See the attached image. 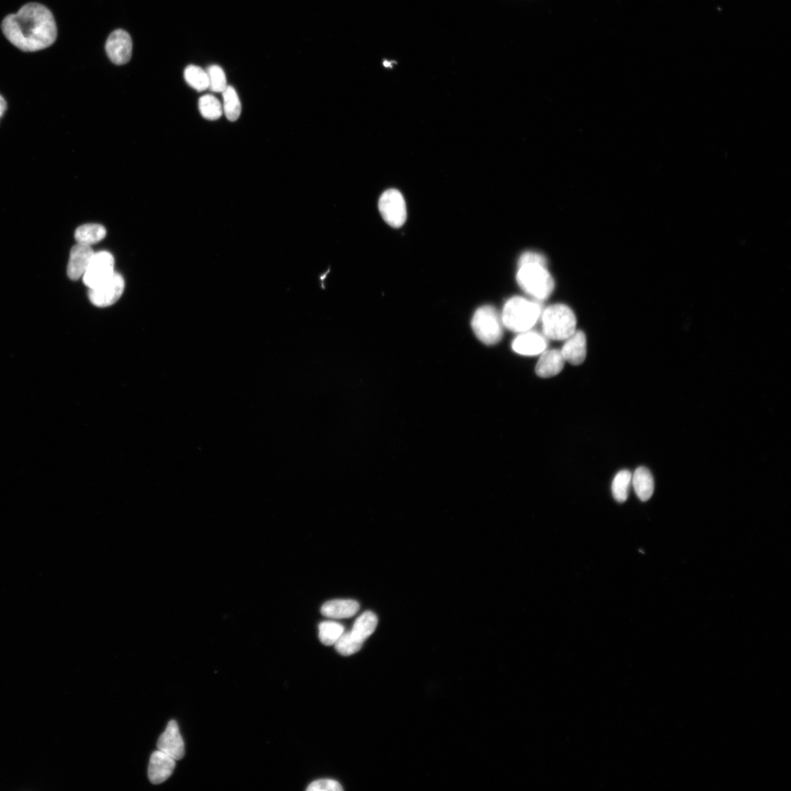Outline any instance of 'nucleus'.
Returning a JSON list of instances; mask_svg holds the SVG:
<instances>
[{
  "label": "nucleus",
  "mask_w": 791,
  "mask_h": 791,
  "mask_svg": "<svg viewBox=\"0 0 791 791\" xmlns=\"http://www.w3.org/2000/svg\"><path fill=\"white\" fill-rule=\"evenodd\" d=\"M1 27L6 39L27 53L43 50L52 46L57 37L52 12L35 3L24 6L18 13L7 15Z\"/></svg>",
  "instance_id": "obj_1"
},
{
  "label": "nucleus",
  "mask_w": 791,
  "mask_h": 791,
  "mask_svg": "<svg viewBox=\"0 0 791 791\" xmlns=\"http://www.w3.org/2000/svg\"><path fill=\"white\" fill-rule=\"evenodd\" d=\"M541 314L538 304L521 297L509 300L502 315L504 326L518 333L528 331L536 324Z\"/></svg>",
  "instance_id": "obj_2"
},
{
  "label": "nucleus",
  "mask_w": 791,
  "mask_h": 791,
  "mask_svg": "<svg viewBox=\"0 0 791 791\" xmlns=\"http://www.w3.org/2000/svg\"><path fill=\"white\" fill-rule=\"evenodd\" d=\"M378 619L374 612L366 611L355 621L350 631L344 633L334 645L338 654L350 656L359 652L364 642L373 634Z\"/></svg>",
  "instance_id": "obj_3"
},
{
  "label": "nucleus",
  "mask_w": 791,
  "mask_h": 791,
  "mask_svg": "<svg viewBox=\"0 0 791 791\" xmlns=\"http://www.w3.org/2000/svg\"><path fill=\"white\" fill-rule=\"evenodd\" d=\"M576 317L567 305L555 304L549 306L543 314V332L551 340H568L576 331Z\"/></svg>",
  "instance_id": "obj_4"
},
{
  "label": "nucleus",
  "mask_w": 791,
  "mask_h": 791,
  "mask_svg": "<svg viewBox=\"0 0 791 791\" xmlns=\"http://www.w3.org/2000/svg\"><path fill=\"white\" fill-rule=\"evenodd\" d=\"M516 280L525 292L537 299L550 296L554 289V280L545 267L525 265L520 267Z\"/></svg>",
  "instance_id": "obj_5"
},
{
  "label": "nucleus",
  "mask_w": 791,
  "mask_h": 791,
  "mask_svg": "<svg viewBox=\"0 0 791 791\" xmlns=\"http://www.w3.org/2000/svg\"><path fill=\"white\" fill-rule=\"evenodd\" d=\"M472 326L484 345H494L502 340L504 324L502 315L491 305H484L474 314Z\"/></svg>",
  "instance_id": "obj_6"
},
{
  "label": "nucleus",
  "mask_w": 791,
  "mask_h": 791,
  "mask_svg": "<svg viewBox=\"0 0 791 791\" xmlns=\"http://www.w3.org/2000/svg\"><path fill=\"white\" fill-rule=\"evenodd\" d=\"M378 206L382 217L391 227L399 228L406 223V204L399 191L390 189L385 191L380 198Z\"/></svg>",
  "instance_id": "obj_7"
},
{
  "label": "nucleus",
  "mask_w": 791,
  "mask_h": 791,
  "mask_svg": "<svg viewBox=\"0 0 791 791\" xmlns=\"http://www.w3.org/2000/svg\"><path fill=\"white\" fill-rule=\"evenodd\" d=\"M125 282L120 273L115 272L107 280L99 285L89 289V298L91 303L100 308H107L116 303L122 296Z\"/></svg>",
  "instance_id": "obj_8"
},
{
  "label": "nucleus",
  "mask_w": 791,
  "mask_h": 791,
  "mask_svg": "<svg viewBox=\"0 0 791 791\" xmlns=\"http://www.w3.org/2000/svg\"><path fill=\"white\" fill-rule=\"evenodd\" d=\"M115 259L112 254L103 251L96 252L83 276L85 284L90 289L100 284L115 273Z\"/></svg>",
  "instance_id": "obj_9"
},
{
  "label": "nucleus",
  "mask_w": 791,
  "mask_h": 791,
  "mask_svg": "<svg viewBox=\"0 0 791 791\" xmlns=\"http://www.w3.org/2000/svg\"><path fill=\"white\" fill-rule=\"evenodd\" d=\"M105 48L109 60L118 66H121L132 58V39L126 31L116 29L109 36Z\"/></svg>",
  "instance_id": "obj_10"
},
{
  "label": "nucleus",
  "mask_w": 791,
  "mask_h": 791,
  "mask_svg": "<svg viewBox=\"0 0 791 791\" xmlns=\"http://www.w3.org/2000/svg\"><path fill=\"white\" fill-rule=\"evenodd\" d=\"M157 747L159 750L167 754L175 761L183 759L185 755L184 741L176 721L169 722L166 731L158 740Z\"/></svg>",
  "instance_id": "obj_11"
},
{
  "label": "nucleus",
  "mask_w": 791,
  "mask_h": 791,
  "mask_svg": "<svg viewBox=\"0 0 791 791\" xmlns=\"http://www.w3.org/2000/svg\"><path fill=\"white\" fill-rule=\"evenodd\" d=\"M175 766L174 758L159 750L155 751L151 755L149 767L151 783L159 785L167 781L172 776Z\"/></svg>",
  "instance_id": "obj_12"
},
{
  "label": "nucleus",
  "mask_w": 791,
  "mask_h": 791,
  "mask_svg": "<svg viewBox=\"0 0 791 791\" xmlns=\"http://www.w3.org/2000/svg\"><path fill=\"white\" fill-rule=\"evenodd\" d=\"M95 252L90 246L77 244L70 253L67 273L74 281L84 276Z\"/></svg>",
  "instance_id": "obj_13"
},
{
  "label": "nucleus",
  "mask_w": 791,
  "mask_h": 791,
  "mask_svg": "<svg viewBox=\"0 0 791 791\" xmlns=\"http://www.w3.org/2000/svg\"><path fill=\"white\" fill-rule=\"evenodd\" d=\"M566 341L560 350L565 361L575 366L583 364L587 355L585 333L582 331H575Z\"/></svg>",
  "instance_id": "obj_14"
},
{
  "label": "nucleus",
  "mask_w": 791,
  "mask_h": 791,
  "mask_svg": "<svg viewBox=\"0 0 791 791\" xmlns=\"http://www.w3.org/2000/svg\"><path fill=\"white\" fill-rule=\"evenodd\" d=\"M546 346L545 338L535 332H523L512 343L513 350L523 356H537L546 350Z\"/></svg>",
  "instance_id": "obj_15"
},
{
  "label": "nucleus",
  "mask_w": 791,
  "mask_h": 791,
  "mask_svg": "<svg viewBox=\"0 0 791 791\" xmlns=\"http://www.w3.org/2000/svg\"><path fill=\"white\" fill-rule=\"evenodd\" d=\"M565 359L560 350H545L536 366L537 375L542 378H549L558 375L565 364Z\"/></svg>",
  "instance_id": "obj_16"
},
{
  "label": "nucleus",
  "mask_w": 791,
  "mask_h": 791,
  "mask_svg": "<svg viewBox=\"0 0 791 791\" xmlns=\"http://www.w3.org/2000/svg\"><path fill=\"white\" fill-rule=\"evenodd\" d=\"M360 609L358 602L351 600H335L326 603L321 608V613L326 617L341 619H348L356 615Z\"/></svg>",
  "instance_id": "obj_17"
},
{
  "label": "nucleus",
  "mask_w": 791,
  "mask_h": 791,
  "mask_svg": "<svg viewBox=\"0 0 791 791\" xmlns=\"http://www.w3.org/2000/svg\"><path fill=\"white\" fill-rule=\"evenodd\" d=\"M632 481L639 499L642 502H647L654 491V479L648 468L638 467L632 476Z\"/></svg>",
  "instance_id": "obj_18"
},
{
  "label": "nucleus",
  "mask_w": 791,
  "mask_h": 791,
  "mask_svg": "<svg viewBox=\"0 0 791 791\" xmlns=\"http://www.w3.org/2000/svg\"><path fill=\"white\" fill-rule=\"evenodd\" d=\"M106 235V230L104 226L99 223L81 226L75 233V238L78 244L90 247L99 243Z\"/></svg>",
  "instance_id": "obj_19"
},
{
  "label": "nucleus",
  "mask_w": 791,
  "mask_h": 791,
  "mask_svg": "<svg viewBox=\"0 0 791 791\" xmlns=\"http://www.w3.org/2000/svg\"><path fill=\"white\" fill-rule=\"evenodd\" d=\"M223 113L231 122L236 121L240 116L242 107L239 96L235 89L228 86L222 92Z\"/></svg>",
  "instance_id": "obj_20"
},
{
  "label": "nucleus",
  "mask_w": 791,
  "mask_h": 791,
  "mask_svg": "<svg viewBox=\"0 0 791 791\" xmlns=\"http://www.w3.org/2000/svg\"><path fill=\"white\" fill-rule=\"evenodd\" d=\"M199 109L202 116L208 121H216L223 115L222 104L213 95L207 94L201 97Z\"/></svg>",
  "instance_id": "obj_21"
},
{
  "label": "nucleus",
  "mask_w": 791,
  "mask_h": 791,
  "mask_svg": "<svg viewBox=\"0 0 791 791\" xmlns=\"http://www.w3.org/2000/svg\"><path fill=\"white\" fill-rule=\"evenodd\" d=\"M184 78L191 88L198 92H203L209 88L207 73L199 67L193 64L188 66L184 71Z\"/></svg>",
  "instance_id": "obj_22"
},
{
  "label": "nucleus",
  "mask_w": 791,
  "mask_h": 791,
  "mask_svg": "<svg viewBox=\"0 0 791 791\" xmlns=\"http://www.w3.org/2000/svg\"><path fill=\"white\" fill-rule=\"evenodd\" d=\"M344 633V626L336 622L325 621L319 625V640L328 647L335 645Z\"/></svg>",
  "instance_id": "obj_23"
},
{
  "label": "nucleus",
  "mask_w": 791,
  "mask_h": 791,
  "mask_svg": "<svg viewBox=\"0 0 791 791\" xmlns=\"http://www.w3.org/2000/svg\"><path fill=\"white\" fill-rule=\"evenodd\" d=\"M632 474L624 470L617 474L612 483L613 497L617 502L624 503L628 497V489L632 482Z\"/></svg>",
  "instance_id": "obj_24"
},
{
  "label": "nucleus",
  "mask_w": 791,
  "mask_h": 791,
  "mask_svg": "<svg viewBox=\"0 0 791 791\" xmlns=\"http://www.w3.org/2000/svg\"><path fill=\"white\" fill-rule=\"evenodd\" d=\"M209 79V89L214 92H222L227 87V78L223 70L217 64L209 67L206 71Z\"/></svg>",
  "instance_id": "obj_25"
},
{
  "label": "nucleus",
  "mask_w": 791,
  "mask_h": 791,
  "mask_svg": "<svg viewBox=\"0 0 791 791\" xmlns=\"http://www.w3.org/2000/svg\"><path fill=\"white\" fill-rule=\"evenodd\" d=\"M308 791H343V787L340 783L334 780H318L312 783L308 787Z\"/></svg>",
  "instance_id": "obj_26"
},
{
  "label": "nucleus",
  "mask_w": 791,
  "mask_h": 791,
  "mask_svg": "<svg viewBox=\"0 0 791 791\" xmlns=\"http://www.w3.org/2000/svg\"><path fill=\"white\" fill-rule=\"evenodd\" d=\"M525 265H539L546 267V260L543 255L539 253L526 252L521 256L519 261L520 267Z\"/></svg>",
  "instance_id": "obj_27"
},
{
  "label": "nucleus",
  "mask_w": 791,
  "mask_h": 791,
  "mask_svg": "<svg viewBox=\"0 0 791 791\" xmlns=\"http://www.w3.org/2000/svg\"><path fill=\"white\" fill-rule=\"evenodd\" d=\"M7 109V104L4 97L0 95V118H1Z\"/></svg>",
  "instance_id": "obj_28"
},
{
  "label": "nucleus",
  "mask_w": 791,
  "mask_h": 791,
  "mask_svg": "<svg viewBox=\"0 0 791 791\" xmlns=\"http://www.w3.org/2000/svg\"><path fill=\"white\" fill-rule=\"evenodd\" d=\"M329 272H330V269H328L324 274H322V275H321L319 277L320 282L322 283V285H321L322 289H325L324 280L328 276V274L329 273Z\"/></svg>",
  "instance_id": "obj_29"
},
{
  "label": "nucleus",
  "mask_w": 791,
  "mask_h": 791,
  "mask_svg": "<svg viewBox=\"0 0 791 791\" xmlns=\"http://www.w3.org/2000/svg\"><path fill=\"white\" fill-rule=\"evenodd\" d=\"M392 63L390 62L389 61H385L384 63H383L384 66L387 68L392 67Z\"/></svg>",
  "instance_id": "obj_30"
}]
</instances>
